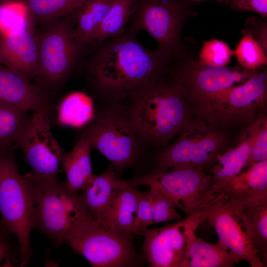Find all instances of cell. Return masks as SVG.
Wrapping results in <instances>:
<instances>
[{
  "label": "cell",
  "instance_id": "cell-1",
  "mask_svg": "<svg viewBox=\"0 0 267 267\" xmlns=\"http://www.w3.org/2000/svg\"><path fill=\"white\" fill-rule=\"evenodd\" d=\"M127 26L120 34L95 45L86 64L88 81L106 103H121L138 90L172 74L178 60L150 49Z\"/></svg>",
  "mask_w": 267,
  "mask_h": 267
},
{
  "label": "cell",
  "instance_id": "cell-2",
  "mask_svg": "<svg viewBox=\"0 0 267 267\" xmlns=\"http://www.w3.org/2000/svg\"><path fill=\"white\" fill-rule=\"evenodd\" d=\"M121 104L144 147L166 146L191 119L190 106L171 75L134 92Z\"/></svg>",
  "mask_w": 267,
  "mask_h": 267
},
{
  "label": "cell",
  "instance_id": "cell-3",
  "mask_svg": "<svg viewBox=\"0 0 267 267\" xmlns=\"http://www.w3.org/2000/svg\"><path fill=\"white\" fill-rule=\"evenodd\" d=\"M33 206V228L44 234L53 245L60 246L76 228L93 218L81 194L71 191L66 183L43 181L29 174L23 176Z\"/></svg>",
  "mask_w": 267,
  "mask_h": 267
},
{
  "label": "cell",
  "instance_id": "cell-4",
  "mask_svg": "<svg viewBox=\"0 0 267 267\" xmlns=\"http://www.w3.org/2000/svg\"><path fill=\"white\" fill-rule=\"evenodd\" d=\"M267 70L264 66L254 70L244 83L222 90L192 110L196 118L211 128L245 129L266 116Z\"/></svg>",
  "mask_w": 267,
  "mask_h": 267
},
{
  "label": "cell",
  "instance_id": "cell-5",
  "mask_svg": "<svg viewBox=\"0 0 267 267\" xmlns=\"http://www.w3.org/2000/svg\"><path fill=\"white\" fill-rule=\"evenodd\" d=\"M193 4L183 0H136L128 26L146 32L156 40L158 50L178 59L191 43L190 37L183 41L181 34L186 21L197 14Z\"/></svg>",
  "mask_w": 267,
  "mask_h": 267
},
{
  "label": "cell",
  "instance_id": "cell-6",
  "mask_svg": "<svg viewBox=\"0 0 267 267\" xmlns=\"http://www.w3.org/2000/svg\"><path fill=\"white\" fill-rule=\"evenodd\" d=\"M81 136L111 162L118 176L137 161L144 147L121 103H106L95 113Z\"/></svg>",
  "mask_w": 267,
  "mask_h": 267
},
{
  "label": "cell",
  "instance_id": "cell-7",
  "mask_svg": "<svg viewBox=\"0 0 267 267\" xmlns=\"http://www.w3.org/2000/svg\"><path fill=\"white\" fill-rule=\"evenodd\" d=\"M35 35L38 51L35 80L44 90L57 87L69 76L84 48L76 41L74 22L69 15L41 23Z\"/></svg>",
  "mask_w": 267,
  "mask_h": 267
},
{
  "label": "cell",
  "instance_id": "cell-8",
  "mask_svg": "<svg viewBox=\"0 0 267 267\" xmlns=\"http://www.w3.org/2000/svg\"><path fill=\"white\" fill-rule=\"evenodd\" d=\"M0 225L14 235L21 250V266L29 263L33 206L27 181L20 174L14 151L0 152Z\"/></svg>",
  "mask_w": 267,
  "mask_h": 267
},
{
  "label": "cell",
  "instance_id": "cell-9",
  "mask_svg": "<svg viewBox=\"0 0 267 267\" xmlns=\"http://www.w3.org/2000/svg\"><path fill=\"white\" fill-rule=\"evenodd\" d=\"M202 167L183 166L155 169L130 180L135 186L148 187L168 197L187 217L203 216L205 206L213 198L210 174ZM205 218V217H204Z\"/></svg>",
  "mask_w": 267,
  "mask_h": 267
},
{
  "label": "cell",
  "instance_id": "cell-10",
  "mask_svg": "<svg viewBox=\"0 0 267 267\" xmlns=\"http://www.w3.org/2000/svg\"><path fill=\"white\" fill-rule=\"evenodd\" d=\"M76 253L93 267L137 266L139 258L132 235L122 233L92 218L76 228L66 238Z\"/></svg>",
  "mask_w": 267,
  "mask_h": 267
},
{
  "label": "cell",
  "instance_id": "cell-11",
  "mask_svg": "<svg viewBox=\"0 0 267 267\" xmlns=\"http://www.w3.org/2000/svg\"><path fill=\"white\" fill-rule=\"evenodd\" d=\"M178 135L174 142L158 153L157 169L183 166L205 168L216 162L228 142L223 133L197 118L191 119Z\"/></svg>",
  "mask_w": 267,
  "mask_h": 267
},
{
  "label": "cell",
  "instance_id": "cell-12",
  "mask_svg": "<svg viewBox=\"0 0 267 267\" xmlns=\"http://www.w3.org/2000/svg\"><path fill=\"white\" fill-rule=\"evenodd\" d=\"M198 55L185 57L175 67L172 76L188 101L191 110L217 93L242 84L254 70L239 65L214 67L198 62Z\"/></svg>",
  "mask_w": 267,
  "mask_h": 267
},
{
  "label": "cell",
  "instance_id": "cell-13",
  "mask_svg": "<svg viewBox=\"0 0 267 267\" xmlns=\"http://www.w3.org/2000/svg\"><path fill=\"white\" fill-rule=\"evenodd\" d=\"M32 169V178L57 181L63 151L50 129L48 108L33 112L21 138L19 147Z\"/></svg>",
  "mask_w": 267,
  "mask_h": 267
},
{
  "label": "cell",
  "instance_id": "cell-14",
  "mask_svg": "<svg viewBox=\"0 0 267 267\" xmlns=\"http://www.w3.org/2000/svg\"><path fill=\"white\" fill-rule=\"evenodd\" d=\"M204 214L220 241L240 261L248 262L252 267L264 266L240 221L222 197L214 193L213 198L205 207Z\"/></svg>",
  "mask_w": 267,
  "mask_h": 267
},
{
  "label": "cell",
  "instance_id": "cell-15",
  "mask_svg": "<svg viewBox=\"0 0 267 267\" xmlns=\"http://www.w3.org/2000/svg\"><path fill=\"white\" fill-rule=\"evenodd\" d=\"M186 219L166 226L145 229L142 251L151 267H184L186 247Z\"/></svg>",
  "mask_w": 267,
  "mask_h": 267
},
{
  "label": "cell",
  "instance_id": "cell-16",
  "mask_svg": "<svg viewBox=\"0 0 267 267\" xmlns=\"http://www.w3.org/2000/svg\"><path fill=\"white\" fill-rule=\"evenodd\" d=\"M34 25L0 35V64L31 81L38 68V51Z\"/></svg>",
  "mask_w": 267,
  "mask_h": 267
},
{
  "label": "cell",
  "instance_id": "cell-17",
  "mask_svg": "<svg viewBox=\"0 0 267 267\" xmlns=\"http://www.w3.org/2000/svg\"><path fill=\"white\" fill-rule=\"evenodd\" d=\"M189 218L186 226L184 267H232L240 261L220 241L216 244H211L197 237L195 230L203 221L198 217Z\"/></svg>",
  "mask_w": 267,
  "mask_h": 267
},
{
  "label": "cell",
  "instance_id": "cell-18",
  "mask_svg": "<svg viewBox=\"0 0 267 267\" xmlns=\"http://www.w3.org/2000/svg\"><path fill=\"white\" fill-rule=\"evenodd\" d=\"M0 101L28 111L48 108L45 91L37 84L0 64Z\"/></svg>",
  "mask_w": 267,
  "mask_h": 267
},
{
  "label": "cell",
  "instance_id": "cell-19",
  "mask_svg": "<svg viewBox=\"0 0 267 267\" xmlns=\"http://www.w3.org/2000/svg\"><path fill=\"white\" fill-rule=\"evenodd\" d=\"M223 199L244 227L265 265L267 258V200Z\"/></svg>",
  "mask_w": 267,
  "mask_h": 267
},
{
  "label": "cell",
  "instance_id": "cell-20",
  "mask_svg": "<svg viewBox=\"0 0 267 267\" xmlns=\"http://www.w3.org/2000/svg\"><path fill=\"white\" fill-rule=\"evenodd\" d=\"M129 183L118 177L111 165L101 174L93 175L80 194L92 217L99 221L117 192Z\"/></svg>",
  "mask_w": 267,
  "mask_h": 267
},
{
  "label": "cell",
  "instance_id": "cell-21",
  "mask_svg": "<svg viewBox=\"0 0 267 267\" xmlns=\"http://www.w3.org/2000/svg\"><path fill=\"white\" fill-rule=\"evenodd\" d=\"M213 191L226 199L267 198V160L254 163Z\"/></svg>",
  "mask_w": 267,
  "mask_h": 267
},
{
  "label": "cell",
  "instance_id": "cell-22",
  "mask_svg": "<svg viewBox=\"0 0 267 267\" xmlns=\"http://www.w3.org/2000/svg\"><path fill=\"white\" fill-rule=\"evenodd\" d=\"M244 130L242 138L236 146L224 151L217 157L210 173L213 191L247 167L254 134L252 125Z\"/></svg>",
  "mask_w": 267,
  "mask_h": 267
},
{
  "label": "cell",
  "instance_id": "cell-23",
  "mask_svg": "<svg viewBox=\"0 0 267 267\" xmlns=\"http://www.w3.org/2000/svg\"><path fill=\"white\" fill-rule=\"evenodd\" d=\"M129 181L127 186L117 192L98 221L132 235L140 191Z\"/></svg>",
  "mask_w": 267,
  "mask_h": 267
},
{
  "label": "cell",
  "instance_id": "cell-24",
  "mask_svg": "<svg viewBox=\"0 0 267 267\" xmlns=\"http://www.w3.org/2000/svg\"><path fill=\"white\" fill-rule=\"evenodd\" d=\"M92 146L86 137L80 136L72 150L63 154L61 164L66 176L67 187L79 193L93 176L90 159Z\"/></svg>",
  "mask_w": 267,
  "mask_h": 267
},
{
  "label": "cell",
  "instance_id": "cell-25",
  "mask_svg": "<svg viewBox=\"0 0 267 267\" xmlns=\"http://www.w3.org/2000/svg\"><path fill=\"white\" fill-rule=\"evenodd\" d=\"M114 0H85L69 15L75 26L77 43L89 45Z\"/></svg>",
  "mask_w": 267,
  "mask_h": 267
},
{
  "label": "cell",
  "instance_id": "cell-26",
  "mask_svg": "<svg viewBox=\"0 0 267 267\" xmlns=\"http://www.w3.org/2000/svg\"><path fill=\"white\" fill-rule=\"evenodd\" d=\"M28 111L0 101V152L15 151L31 116Z\"/></svg>",
  "mask_w": 267,
  "mask_h": 267
},
{
  "label": "cell",
  "instance_id": "cell-27",
  "mask_svg": "<svg viewBox=\"0 0 267 267\" xmlns=\"http://www.w3.org/2000/svg\"><path fill=\"white\" fill-rule=\"evenodd\" d=\"M57 113L58 121L61 125L73 128L86 126L95 115L92 99L80 91L65 97L58 106Z\"/></svg>",
  "mask_w": 267,
  "mask_h": 267
},
{
  "label": "cell",
  "instance_id": "cell-28",
  "mask_svg": "<svg viewBox=\"0 0 267 267\" xmlns=\"http://www.w3.org/2000/svg\"><path fill=\"white\" fill-rule=\"evenodd\" d=\"M136 0H114L89 45H95L123 32L128 25Z\"/></svg>",
  "mask_w": 267,
  "mask_h": 267
},
{
  "label": "cell",
  "instance_id": "cell-29",
  "mask_svg": "<svg viewBox=\"0 0 267 267\" xmlns=\"http://www.w3.org/2000/svg\"><path fill=\"white\" fill-rule=\"evenodd\" d=\"M35 24L66 17L85 0H21Z\"/></svg>",
  "mask_w": 267,
  "mask_h": 267
},
{
  "label": "cell",
  "instance_id": "cell-30",
  "mask_svg": "<svg viewBox=\"0 0 267 267\" xmlns=\"http://www.w3.org/2000/svg\"><path fill=\"white\" fill-rule=\"evenodd\" d=\"M267 54L253 38L247 33H244L234 51L239 65L248 70L267 66Z\"/></svg>",
  "mask_w": 267,
  "mask_h": 267
},
{
  "label": "cell",
  "instance_id": "cell-31",
  "mask_svg": "<svg viewBox=\"0 0 267 267\" xmlns=\"http://www.w3.org/2000/svg\"><path fill=\"white\" fill-rule=\"evenodd\" d=\"M33 24L21 0L0 2V35Z\"/></svg>",
  "mask_w": 267,
  "mask_h": 267
},
{
  "label": "cell",
  "instance_id": "cell-32",
  "mask_svg": "<svg viewBox=\"0 0 267 267\" xmlns=\"http://www.w3.org/2000/svg\"><path fill=\"white\" fill-rule=\"evenodd\" d=\"M233 51L224 42L213 39L203 43L198 53L199 63L214 67L226 66L230 62Z\"/></svg>",
  "mask_w": 267,
  "mask_h": 267
},
{
  "label": "cell",
  "instance_id": "cell-33",
  "mask_svg": "<svg viewBox=\"0 0 267 267\" xmlns=\"http://www.w3.org/2000/svg\"><path fill=\"white\" fill-rule=\"evenodd\" d=\"M151 199L153 224L179 220L181 216L174 203L166 196L154 189H148Z\"/></svg>",
  "mask_w": 267,
  "mask_h": 267
},
{
  "label": "cell",
  "instance_id": "cell-34",
  "mask_svg": "<svg viewBox=\"0 0 267 267\" xmlns=\"http://www.w3.org/2000/svg\"><path fill=\"white\" fill-rule=\"evenodd\" d=\"M254 140L247 167L251 164L267 160V120L263 117L252 124Z\"/></svg>",
  "mask_w": 267,
  "mask_h": 267
},
{
  "label": "cell",
  "instance_id": "cell-35",
  "mask_svg": "<svg viewBox=\"0 0 267 267\" xmlns=\"http://www.w3.org/2000/svg\"><path fill=\"white\" fill-rule=\"evenodd\" d=\"M11 235L0 225V267L21 266V250L14 243Z\"/></svg>",
  "mask_w": 267,
  "mask_h": 267
},
{
  "label": "cell",
  "instance_id": "cell-36",
  "mask_svg": "<svg viewBox=\"0 0 267 267\" xmlns=\"http://www.w3.org/2000/svg\"><path fill=\"white\" fill-rule=\"evenodd\" d=\"M153 224V214L149 190L139 193L133 234H141L146 228Z\"/></svg>",
  "mask_w": 267,
  "mask_h": 267
},
{
  "label": "cell",
  "instance_id": "cell-37",
  "mask_svg": "<svg viewBox=\"0 0 267 267\" xmlns=\"http://www.w3.org/2000/svg\"><path fill=\"white\" fill-rule=\"evenodd\" d=\"M244 33L250 35L267 53V23L262 19L252 16L244 25Z\"/></svg>",
  "mask_w": 267,
  "mask_h": 267
},
{
  "label": "cell",
  "instance_id": "cell-38",
  "mask_svg": "<svg viewBox=\"0 0 267 267\" xmlns=\"http://www.w3.org/2000/svg\"><path fill=\"white\" fill-rule=\"evenodd\" d=\"M222 2L233 10L255 12L263 19L267 18V0H222Z\"/></svg>",
  "mask_w": 267,
  "mask_h": 267
},
{
  "label": "cell",
  "instance_id": "cell-39",
  "mask_svg": "<svg viewBox=\"0 0 267 267\" xmlns=\"http://www.w3.org/2000/svg\"><path fill=\"white\" fill-rule=\"evenodd\" d=\"M183 0L187 1L193 2V3L198 2H202L204 1H207V0H212V1H214L222 5H223V2H222V0Z\"/></svg>",
  "mask_w": 267,
  "mask_h": 267
},
{
  "label": "cell",
  "instance_id": "cell-40",
  "mask_svg": "<svg viewBox=\"0 0 267 267\" xmlns=\"http://www.w3.org/2000/svg\"><path fill=\"white\" fill-rule=\"evenodd\" d=\"M2 0H0V2Z\"/></svg>",
  "mask_w": 267,
  "mask_h": 267
}]
</instances>
